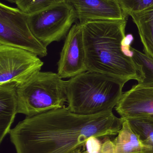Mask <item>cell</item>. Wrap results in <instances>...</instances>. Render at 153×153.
<instances>
[{
  "label": "cell",
  "mask_w": 153,
  "mask_h": 153,
  "mask_svg": "<svg viewBox=\"0 0 153 153\" xmlns=\"http://www.w3.org/2000/svg\"><path fill=\"white\" fill-rule=\"evenodd\" d=\"M18 109L16 85L8 83L0 85V143L10 133Z\"/></svg>",
  "instance_id": "8fae6325"
},
{
  "label": "cell",
  "mask_w": 153,
  "mask_h": 153,
  "mask_svg": "<svg viewBox=\"0 0 153 153\" xmlns=\"http://www.w3.org/2000/svg\"><path fill=\"white\" fill-rule=\"evenodd\" d=\"M43 65L39 56L32 52L0 45V85L22 84L40 71Z\"/></svg>",
  "instance_id": "52a82bcc"
},
{
  "label": "cell",
  "mask_w": 153,
  "mask_h": 153,
  "mask_svg": "<svg viewBox=\"0 0 153 153\" xmlns=\"http://www.w3.org/2000/svg\"><path fill=\"white\" fill-rule=\"evenodd\" d=\"M28 15L18 8L0 4V45L22 48L40 57L48 50L34 36L28 23Z\"/></svg>",
  "instance_id": "5b68a950"
},
{
  "label": "cell",
  "mask_w": 153,
  "mask_h": 153,
  "mask_svg": "<svg viewBox=\"0 0 153 153\" xmlns=\"http://www.w3.org/2000/svg\"><path fill=\"white\" fill-rule=\"evenodd\" d=\"M77 20L75 10L68 1L28 17L31 30L46 47L66 37Z\"/></svg>",
  "instance_id": "8992f818"
},
{
  "label": "cell",
  "mask_w": 153,
  "mask_h": 153,
  "mask_svg": "<svg viewBox=\"0 0 153 153\" xmlns=\"http://www.w3.org/2000/svg\"><path fill=\"white\" fill-rule=\"evenodd\" d=\"M68 0H17L18 9L28 15L40 12Z\"/></svg>",
  "instance_id": "9a60e30c"
},
{
  "label": "cell",
  "mask_w": 153,
  "mask_h": 153,
  "mask_svg": "<svg viewBox=\"0 0 153 153\" xmlns=\"http://www.w3.org/2000/svg\"><path fill=\"white\" fill-rule=\"evenodd\" d=\"M126 14L138 13L153 8V0H118Z\"/></svg>",
  "instance_id": "e0dca14e"
},
{
  "label": "cell",
  "mask_w": 153,
  "mask_h": 153,
  "mask_svg": "<svg viewBox=\"0 0 153 153\" xmlns=\"http://www.w3.org/2000/svg\"><path fill=\"white\" fill-rule=\"evenodd\" d=\"M80 23L93 20L121 19L126 16L118 0H68Z\"/></svg>",
  "instance_id": "30bf717a"
},
{
  "label": "cell",
  "mask_w": 153,
  "mask_h": 153,
  "mask_svg": "<svg viewBox=\"0 0 153 153\" xmlns=\"http://www.w3.org/2000/svg\"><path fill=\"white\" fill-rule=\"evenodd\" d=\"M18 113L31 117L65 107L66 81L57 73L39 72L17 86Z\"/></svg>",
  "instance_id": "277c9868"
},
{
  "label": "cell",
  "mask_w": 153,
  "mask_h": 153,
  "mask_svg": "<svg viewBox=\"0 0 153 153\" xmlns=\"http://www.w3.org/2000/svg\"><path fill=\"white\" fill-rule=\"evenodd\" d=\"M114 152V145L112 141L109 139H106L102 143L101 148L99 152L95 153L90 152L87 150L81 151L77 153H113Z\"/></svg>",
  "instance_id": "d6986e66"
},
{
  "label": "cell",
  "mask_w": 153,
  "mask_h": 153,
  "mask_svg": "<svg viewBox=\"0 0 153 153\" xmlns=\"http://www.w3.org/2000/svg\"><path fill=\"white\" fill-rule=\"evenodd\" d=\"M112 142L114 146L113 153H143V146L127 120H125Z\"/></svg>",
  "instance_id": "4fadbf2b"
},
{
  "label": "cell",
  "mask_w": 153,
  "mask_h": 153,
  "mask_svg": "<svg viewBox=\"0 0 153 153\" xmlns=\"http://www.w3.org/2000/svg\"><path fill=\"white\" fill-rule=\"evenodd\" d=\"M115 109L125 120L153 116V86L134 85L123 93Z\"/></svg>",
  "instance_id": "9c48e42d"
},
{
  "label": "cell",
  "mask_w": 153,
  "mask_h": 153,
  "mask_svg": "<svg viewBox=\"0 0 153 153\" xmlns=\"http://www.w3.org/2000/svg\"><path fill=\"white\" fill-rule=\"evenodd\" d=\"M4 1H7L11 3H16L17 0H4Z\"/></svg>",
  "instance_id": "ffe728a7"
},
{
  "label": "cell",
  "mask_w": 153,
  "mask_h": 153,
  "mask_svg": "<svg viewBox=\"0 0 153 153\" xmlns=\"http://www.w3.org/2000/svg\"><path fill=\"white\" fill-rule=\"evenodd\" d=\"M130 49L134 60L142 68L144 76L143 81L138 83V84L143 86H153V58L131 47Z\"/></svg>",
  "instance_id": "2e32d148"
},
{
  "label": "cell",
  "mask_w": 153,
  "mask_h": 153,
  "mask_svg": "<svg viewBox=\"0 0 153 153\" xmlns=\"http://www.w3.org/2000/svg\"><path fill=\"white\" fill-rule=\"evenodd\" d=\"M125 121L113 111L80 115L64 107L26 117L9 134L16 153H77L90 137L117 134Z\"/></svg>",
  "instance_id": "6da1fadb"
},
{
  "label": "cell",
  "mask_w": 153,
  "mask_h": 153,
  "mask_svg": "<svg viewBox=\"0 0 153 153\" xmlns=\"http://www.w3.org/2000/svg\"><path fill=\"white\" fill-rule=\"evenodd\" d=\"M87 71L81 26L73 25L67 36L57 62V74L61 78H71Z\"/></svg>",
  "instance_id": "ba28073f"
},
{
  "label": "cell",
  "mask_w": 153,
  "mask_h": 153,
  "mask_svg": "<svg viewBox=\"0 0 153 153\" xmlns=\"http://www.w3.org/2000/svg\"><path fill=\"white\" fill-rule=\"evenodd\" d=\"M129 16L121 19L93 20L80 23L82 30L87 71L120 80L141 83L144 79L141 67L125 45Z\"/></svg>",
  "instance_id": "7a4b0ae2"
},
{
  "label": "cell",
  "mask_w": 153,
  "mask_h": 153,
  "mask_svg": "<svg viewBox=\"0 0 153 153\" xmlns=\"http://www.w3.org/2000/svg\"><path fill=\"white\" fill-rule=\"evenodd\" d=\"M136 25L145 53L153 58V8L129 14Z\"/></svg>",
  "instance_id": "7c38bea8"
},
{
  "label": "cell",
  "mask_w": 153,
  "mask_h": 153,
  "mask_svg": "<svg viewBox=\"0 0 153 153\" xmlns=\"http://www.w3.org/2000/svg\"><path fill=\"white\" fill-rule=\"evenodd\" d=\"M102 143L98 139V138L90 137L86 142L85 145L86 150L90 152H97L100 150Z\"/></svg>",
  "instance_id": "ac0fdd59"
},
{
  "label": "cell",
  "mask_w": 153,
  "mask_h": 153,
  "mask_svg": "<svg viewBox=\"0 0 153 153\" xmlns=\"http://www.w3.org/2000/svg\"><path fill=\"white\" fill-rule=\"evenodd\" d=\"M125 84L101 74L83 73L66 81L67 108L80 115L112 112L122 97Z\"/></svg>",
  "instance_id": "3957f363"
},
{
  "label": "cell",
  "mask_w": 153,
  "mask_h": 153,
  "mask_svg": "<svg viewBox=\"0 0 153 153\" xmlns=\"http://www.w3.org/2000/svg\"><path fill=\"white\" fill-rule=\"evenodd\" d=\"M137 134L143 146V153H153V116L125 120Z\"/></svg>",
  "instance_id": "5bb4252c"
}]
</instances>
